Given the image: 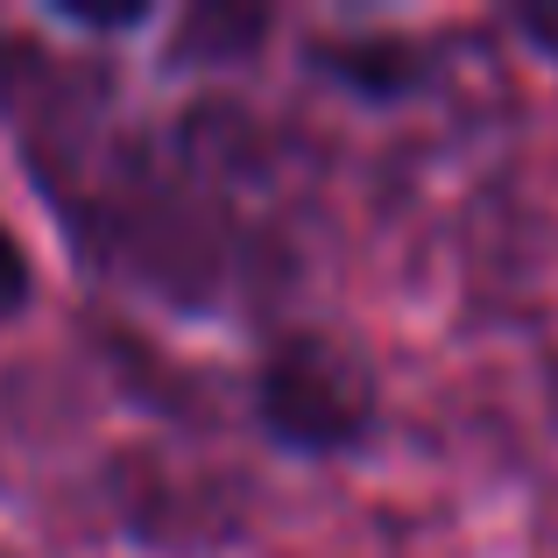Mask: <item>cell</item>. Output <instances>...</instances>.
<instances>
[{"instance_id": "6da1fadb", "label": "cell", "mask_w": 558, "mask_h": 558, "mask_svg": "<svg viewBox=\"0 0 558 558\" xmlns=\"http://www.w3.org/2000/svg\"><path fill=\"white\" fill-rule=\"evenodd\" d=\"M255 410L283 446L340 452V446H361V438H368L375 381H368L354 347L326 340V332H290V340H276L269 361H262Z\"/></svg>"}, {"instance_id": "7a4b0ae2", "label": "cell", "mask_w": 558, "mask_h": 558, "mask_svg": "<svg viewBox=\"0 0 558 558\" xmlns=\"http://www.w3.org/2000/svg\"><path fill=\"white\" fill-rule=\"evenodd\" d=\"M28 298H36V269H28V247L14 241L8 227H0V318L28 312Z\"/></svg>"}]
</instances>
